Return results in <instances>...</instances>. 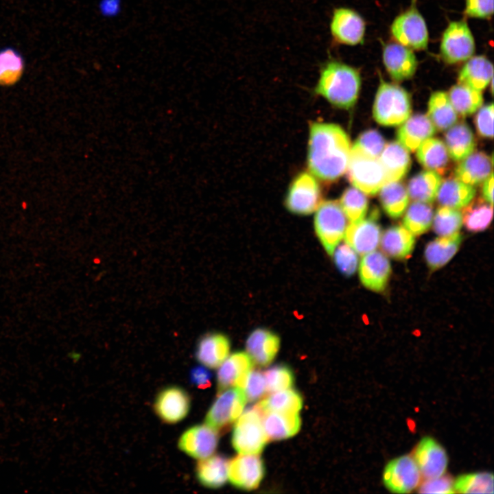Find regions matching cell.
Wrapping results in <instances>:
<instances>
[{
	"mask_svg": "<svg viewBox=\"0 0 494 494\" xmlns=\"http://www.w3.org/2000/svg\"><path fill=\"white\" fill-rule=\"evenodd\" d=\"M493 172L487 177L482 186V198L493 205Z\"/></svg>",
	"mask_w": 494,
	"mask_h": 494,
	"instance_id": "11a10c76",
	"label": "cell"
},
{
	"mask_svg": "<svg viewBox=\"0 0 494 494\" xmlns=\"http://www.w3.org/2000/svg\"><path fill=\"white\" fill-rule=\"evenodd\" d=\"M340 204L350 223L357 222L366 216L368 200L366 194L351 187L344 190L341 196Z\"/></svg>",
	"mask_w": 494,
	"mask_h": 494,
	"instance_id": "b9f144b4",
	"label": "cell"
},
{
	"mask_svg": "<svg viewBox=\"0 0 494 494\" xmlns=\"http://www.w3.org/2000/svg\"><path fill=\"white\" fill-rule=\"evenodd\" d=\"M321 202V191L316 179L307 172L299 174L292 182L285 197V207L290 212L309 215Z\"/></svg>",
	"mask_w": 494,
	"mask_h": 494,
	"instance_id": "8fae6325",
	"label": "cell"
},
{
	"mask_svg": "<svg viewBox=\"0 0 494 494\" xmlns=\"http://www.w3.org/2000/svg\"><path fill=\"white\" fill-rule=\"evenodd\" d=\"M219 442L217 431L205 425H196L183 433L178 440L179 449L196 459L211 456Z\"/></svg>",
	"mask_w": 494,
	"mask_h": 494,
	"instance_id": "e0dca14e",
	"label": "cell"
},
{
	"mask_svg": "<svg viewBox=\"0 0 494 494\" xmlns=\"http://www.w3.org/2000/svg\"><path fill=\"white\" fill-rule=\"evenodd\" d=\"M228 460L217 454L201 459L196 468V477L204 486L217 489L222 486L228 478Z\"/></svg>",
	"mask_w": 494,
	"mask_h": 494,
	"instance_id": "1f68e13d",
	"label": "cell"
},
{
	"mask_svg": "<svg viewBox=\"0 0 494 494\" xmlns=\"http://www.w3.org/2000/svg\"><path fill=\"white\" fill-rule=\"evenodd\" d=\"M329 32L333 45L355 46L364 42L366 24L353 9L338 7L332 11Z\"/></svg>",
	"mask_w": 494,
	"mask_h": 494,
	"instance_id": "30bf717a",
	"label": "cell"
},
{
	"mask_svg": "<svg viewBox=\"0 0 494 494\" xmlns=\"http://www.w3.org/2000/svg\"><path fill=\"white\" fill-rule=\"evenodd\" d=\"M378 158L386 171L388 182L403 178L410 168L408 150L397 141L385 145Z\"/></svg>",
	"mask_w": 494,
	"mask_h": 494,
	"instance_id": "83f0119b",
	"label": "cell"
},
{
	"mask_svg": "<svg viewBox=\"0 0 494 494\" xmlns=\"http://www.w3.org/2000/svg\"><path fill=\"white\" fill-rule=\"evenodd\" d=\"M385 145V140L378 131L368 130L358 137L353 146L370 156L379 158Z\"/></svg>",
	"mask_w": 494,
	"mask_h": 494,
	"instance_id": "c3c4849f",
	"label": "cell"
},
{
	"mask_svg": "<svg viewBox=\"0 0 494 494\" xmlns=\"http://www.w3.org/2000/svg\"><path fill=\"white\" fill-rule=\"evenodd\" d=\"M263 374L267 392L272 393L289 388L294 383V373L286 364L274 365L267 369Z\"/></svg>",
	"mask_w": 494,
	"mask_h": 494,
	"instance_id": "f6af8a7d",
	"label": "cell"
},
{
	"mask_svg": "<svg viewBox=\"0 0 494 494\" xmlns=\"http://www.w3.org/2000/svg\"><path fill=\"white\" fill-rule=\"evenodd\" d=\"M464 208L462 222L468 231L480 232L489 227L493 219L492 204L479 198Z\"/></svg>",
	"mask_w": 494,
	"mask_h": 494,
	"instance_id": "ab89813d",
	"label": "cell"
},
{
	"mask_svg": "<svg viewBox=\"0 0 494 494\" xmlns=\"http://www.w3.org/2000/svg\"><path fill=\"white\" fill-rule=\"evenodd\" d=\"M237 387L243 389L250 401L259 400L267 392L264 374L259 370H250Z\"/></svg>",
	"mask_w": 494,
	"mask_h": 494,
	"instance_id": "7dc6e473",
	"label": "cell"
},
{
	"mask_svg": "<svg viewBox=\"0 0 494 494\" xmlns=\"http://www.w3.org/2000/svg\"><path fill=\"white\" fill-rule=\"evenodd\" d=\"M255 405L261 412H298L302 408L301 394L293 389L272 392Z\"/></svg>",
	"mask_w": 494,
	"mask_h": 494,
	"instance_id": "8d00e7d4",
	"label": "cell"
},
{
	"mask_svg": "<svg viewBox=\"0 0 494 494\" xmlns=\"http://www.w3.org/2000/svg\"><path fill=\"white\" fill-rule=\"evenodd\" d=\"M390 32L397 43L411 49L423 50L427 47L429 33L427 25L414 5L394 19Z\"/></svg>",
	"mask_w": 494,
	"mask_h": 494,
	"instance_id": "ba28073f",
	"label": "cell"
},
{
	"mask_svg": "<svg viewBox=\"0 0 494 494\" xmlns=\"http://www.w3.org/2000/svg\"><path fill=\"white\" fill-rule=\"evenodd\" d=\"M190 407L189 394L178 386H169L160 391L154 403L156 414L167 423H176L183 420Z\"/></svg>",
	"mask_w": 494,
	"mask_h": 494,
	"instance_id": "9a60e30c",
	"label": "cell"
},
{
	"mask_svg": "<svg viewBox=\"0 0 494 494\" xmlns=\"http://www.w3.org/2000/svg\"><path fill=\"white\" fill-rule=\"evenodd\" d=\"M379 191V201L385 213L393 219L400 217L409 203L408 193L403 184L399 180L388 182Z\"/></svg>",
	"mask_w": 494,
	"mask_h": 494,
	"instance_id": "d590c367",
	"label": "cell"
},
{
	"mask_svg": "<svg viewBox=\"0 0 494 494\" xmlns=\"http://www.w3.org/2000/svg\"><path fill=\"white\" fill-rule=\"evenodd\" d=\"M361 84L360 73L355 67L329 57L320 66L314 92L336 107L349 109L358 98Z\"/></svg>",
	"mask_w": 494,
	"mask_h": 494,
	"instance_id": "7a4b0ae2",
	"label": "cell"
},
{
	"mask_svg": "<svg viewBox=\"0 0 494 494\" xmlns=\"http://www.w3.org/2000/svg\"><path fill=\"white\" fill-rule=\"evenodd\" d=\"M280 347V338L273 331L258 328L248 336L246 348L254 362L261 366L271 363Z\"/></svg>",
	"mask_w": 494,
	"mask_h": 494,
	"instance_id": "ffe728a7",
	"label": "cell"
},
{
	"mask_svg": "<svg viewBox=\"0 0 494 494\" xmlns=\"http://www.w3.org/2000/svg\"><path fill=\"white\" fill-rule=\"evenodd\" d=\"M346 217L337 200L320 202L314 216V229L326 252L332 255L344 236L347 227Z\"/></svg>",
	"mask_w": 494,
	"mask_h": 494,
	"instance_id": "5b68a950",
	"label": "cell"
},
{
	"mask_svg": "<svg viewBox=\"0 0 494 494\" xmlns=\"http://www.w3.org/2000/svg\"><path fill=\"white\" fill-rule=\"evenodd\" d=\"M268 440L261 413L254 405L246 410L235 422L231 440L233 447L241 454H259Z\"/></svg>",
	"mask_w": 494,
	"mask_h": 494,
	"instance_id": "8992f818",
	"label": "cell"
},
{
	"mask_svg": "<svg viewBox=\"0 0 494 494\" xmlns=\"http://www.w3.org/2000/svg\"><path fill=\"white\" fill-rule=\"evenodd\" d=\"M414 459L421 475L425 479L443 475L448 464L445 449L436 440L428 436L423 438L416 445Z\"/></svg>",
	"mask_w": 494,
	"mask_h": 494,
	"instance_id": "2e32d148",
	"label": "cell"
},
{
	"mask_svg": "<svg viewBox=\"0 0 494 494\" xmlns=\"http://www.w3.org/2000/svg\"><path fill=\"white\" fill-rule=\"evenodd\" d=\"M122 0H99L97 9L104 18L111 19L117 16L121 12Z\"/></svg>",
	"mask_w": 494,
	"mask_h": 494,
	"instance_id": "db71d44e",
	"label": "cell"
},
{
	"mask_svg": "<svg viewBox=\"0 0 494 494\" xmlns=\"http://www.w3.org/2000/svg\"><path fill=\"white\" fill-rule=\"evenodd\" d=\"M379 243L386 255L401 260L410 257L414 247L415 239L414 235L404 226H393L384 231Z\"/></svg>",
	"mask_w": 494,
	"mask_h": 494,
	"instance_id": "4316f807",
	"label": "cell"
},
{
	"mask_svg": "<svg viewBox=\"0 0 494 494\" xmlns=\"http://www.w3.org/2000/svg\"><path fill=\"white\" fill-rule=\"evenodd\" d=\"M433 215V209L429 203L416 201L407 209L403 224L414 235H420L430 228Z\"/></svg>",
	"mask_w": 494,
	"mask_h": 494,
	"instance_id": "60d3db41",
	"label": "cell"
},
{
	"mask_svg": "<svg viewBox=\"0 0 494 494\" xmlns=\"http://www.w3.org/2000/svg\"><path fill=\"white\" fill-rule=\"evenodd\" d=\"M264 473L263 460L257 454L237 456L228 462V480L233 486L241 489L249 491L258 487Z\"/></svg>",
	"mask_w": 494,
	"mask_h": 494,
	"instance_id": "5bb4252c",
	"label": "cell"
},
{
	"mask_svg": "<svg viewBox=\"0 0 494 494\" xmlns=\"http://www.w3.org/2000/svg\"><path fill=\"white\" fill-rule=\"evenodd\" d=\"M411 99L403 87L381 80L373 103V115L379 124L395 126L410 115Z\"/></svg>",
	"mask_w": 494,
	"mask_h": 494,
	"instance_id": "3957f363",
	"label": "cell"
},
{
	"mask_svg": "<svg viewBox=\"0 0 494 494\" xmlns=\"http://www.w3.org/2000/svg\"><path fill=\"white\" fill-rule=\"evenodd\" d=\"M475 189L456 178H449L441 182L436 198L443 207L455 209L467 206L474 198Z\"/></svg>",
	"mask_w": 494,
	"mask_h": 494,
	"instance_id": "4dcf8cb0",
	"label": "cell"
},
{
	"mask_svg": "<svg viewBox=\"0 0 494 494\" xmlns=\"http://www.w3.org/2000/svg\"><path fill=\"white\" fill-rule=\"evenodd\" d=\"M442 182L440 174L427 169L412 177L408 185L409 197L417 202L432 203L436 198Z\"/></svg>",
	"mask_w": 494,
	"mask_h": 494,
	"instance_id": "836d02e7",
	"label": "cell"
},
{
	"mask_svg": "<svg viewBox=\"0 0 494 494\" xmlns=\"http://www.w3.org/2000/svg\"><path fill=\"white\" fill-rule=\"evenodd\" d=\"M351 152L347 134L338 125L313 123L310 126L307 164L322 181L337 180L346 172Z\"/></svg>",
	"mask_w": 494,
	"mask_h": 494,
	"instance_id": "6da1fadb",
	"label": "cell"
},
{
	"mask_svg": "<svg viewBox=\"0 0 494 494\" xmlns=\"http://www.w3.org/2000/svg\"><path fill=\"white\" fill-rule=\"evenodd\" d=\"M427 115L436 128L440 130L449 129L458 120V114L448 94L441 91L431 95L428 102Z\"/></svg>",
	"mask_w": 494,
	"mask_h": 494,
	"instance_id": "e575fe53",
	"label": "cell"
},
{
	"mask_svg": "<svg viewBox=\"0 0 494 494\" xmlns=\"http://www.w3.org/2000/svg\"><path fill=\"white\" fill-rule=\"evenodd\" d=\"M436 132V128L428 116L416 114L401 124L397 138L408 150L414 152L423 141L432 137Z\"/></svg>",
	"mask_w": 494,
	"mask_h": 494,
	"instance_id": "44dd1931",
	"label": "cell"
},
{
	"mask_svg": "<svg viewBox=\"0 0 494 494\" xmlns=\"http://www.w3.org/2000/svg\"><path fill=\"white\" fill-rule=\"evenodd\" d=\"M454 489L462 493H493V475L489 472L461 475L454 482Z\"/></svg>",
	"mask_w": 494,
	"mask_h": 494,
	"instance_id": "7bdbcfd3",
	"label": "cell"
},
{
	"mask_svg": "<svg viewBox=\"0 0 494 494\" xmlns=\"http://www.w3.org/2000/svg\"><path fill=\"white\" fill-rule=\"evenodd\" d=\"M462 223V215L458 209L442 207L436 211L433 228L440 237H447L459 233Z\"/></svg>",
	"mask_w": 494,
	"mask_h": 494,
	"instance_id": "ee69618b",
	"label": "cell"
},
{
	"mask_svg": "<svg viewBox=\"0 0 494 494\" xmlns=\"http://www.w3.org/2000/svg\"><path fill=\"white\" fill-rule=\"evenodd\" d=\"M462 239L457 233L429 242L425 246V259L430 269L434 271L447 264L458 250Z\"/></svg>",
	"mask_w": 494,
	"mask_h": 494,
	"instance_id": "f1b7e54d",
	"label": "cell"
},
{
	"mask_svg": "<svg viewBox=\"0 0 494 494\" xmlns=\"http://www.w3.org/2000/svg\"><path fill=\"white\" fill-rule=\"evenodd\" d=\"M493 67L484 56H472L458 74V83L482 91L493 80Z\"/></svg>",
	"mask_w": 494,
	"mask_h": 494,
	"instance_id": "484cf974",
	"label": "cell"
},
{
	"mask_svg": "<svg viewBox=\"0 0 494 494\" xmlns=\"http://www.w3.org/2000/svg\"><path fill=\"white\" fill-rule=\"evenodd\" d=\"M231 343L228 338L220 333H210L201 338L196 350L197 360L204 366L215 368L229 355Z\"/></svg>",
	"mask_w": 494,
	"mask_h": 494,
	"instance_id": "603a6c76",
	"label": "cell"
},
{
	"mask_svg": "<svg viewBox=\"0 0 494 494\" xmlns=\"http://www.w3.org/2000/svg\"><path fill=\"white\" fill-rule=\"evenodd\" d=\"M475 49L474 37L467 23L464 20L450 22L440 40L442 59L450 64L460 63L472 57Z\"/></svg>",
	"mask_w": 494,
	"mask_h": 494,
	"instance_id": "52a82bcc",
	"label": "cell"
},
{
	"mask_svg": "<svg viewBox=\"0 0 494 494\" xmlns=\"http://www.w3.org/2000/svg\"><path fill=\"white\" fill-rule=\"evenodd\" d=\"M448 96L457 114L462 117L474 113L483 102L481 91L459 83L450 89Z\"/></svg>",
	"mask_w": 494,
	"mask_h": 494,
	"instance_id": "f35d334b",
	"label": "cell"
},
{
	"mask_svg": "<svg viewBox=\"0 0 494 494\" xmlns=\"http://www.w3.org/2000/svg\"><path fill=\"white\" fill-rule=\"evenodd\" d=\"M416 150V158L425 168L438 174L445 172L449 165V154L441 140L430 137Z\"/></svg>",
	"mask_w": 494,
	"mask_h": 494,
	"instance_id": "d6a6232c",
	"label": "cell"
},
{
	"mask_svg": "<svg viewBox=\"0 0 494 494\" xmlns=\"http://www.w3.org/2000/svg\"><path fill=\"white\" fill-rule=\"evenodd\" d=\"M449 156L454 161H460L471 154L475 143L473 133L464 122L453 125L445 135Z\"/></svg>",
	"mask_w": 494,
	"mask_h": 494,
	"instance_id": "f546056e",
	"label": "cell"
},
{
	"mask_svg": "<svg viewBox=\"0 0 494 494\" xmlns=\"http://www.w3.org/2000/svg\"><path fill=\"white\" fill-rule=\"evenodd\" d=\"M333 255L335 265L342 274L350 277L355 272L358 266V257L349 244L346 242L338 244Z\"/></svg>",
	"mask_w": 494,
	"mask_h": 494,
	"instance_id": "bcb514c9",
	"label": "cell"
},
{
	"mask_svg": "<svg viewBox=\"0 0 494 494\" xmlns=\"http://www.w3.org/2000/svg\"><path fill=\"white\" fill-rule=\"evenodd\" d=\"M464 12L469 17L489 19L493 14V0H465Z\"/></svg>",
	"mask_w": 494,
	"mask_h": 494,
	"instance_id": "816d5d0a",
	"label": "cell"
},
{
	"mask_svg": "<svg viewBox=\"0 0 494 494\" xmlns=\"http://www.w3.org/2000/svg\"><path fill=\"white\" fill-rule=\"evenodd\" d=\"M379 217V211L375 207L366 219L347 226L344 236L345 242L357 253L365 255L377 248L381 236Z\"/></svg>",
	"mask_w": 494,
	"mask_h": 494,
	"instance_id": "7c38bea8",
	"label": "cell"
},
{
	"mask_svg": "<svg viewBox=\"0 0 494 494\" xmlns=\"http://www.w3.org/2000/svg\"><path fill=\"white\" fill-rule=\"evenodd\" d=\"M419 492L421 493H454V482L447 475L435 478L426 479L419 487Z\"/></svg>",
	"mask_w": 494,
	"mask_h": 494,
	"instance_id": "f907efd6",
	"label": "cell"
},
{
	"mask_svg": "<svg viewBox=\"0 0 494 494\" xmlns=\"http://www.w3.org/2000/svg\"><path fill=\"white\" fill-rule=\"evenodd\" d=\"M384 67L395 81L411 78L415 73L418 61L412 49L397 42L386 44L382 52Z\"/></svg>",
	"mask_w": 494,
	"mask_h": 494,
	"instance_id": "ac0fdd59",
	"label": "cell"
},
{
	"mask_svg": "<svg viewBox=\"0 0 494 494\" xmlns=\"http://www.w3.org/2000/svg\"><path fill=\"white\" fill-rule=\"evenodd\" d=\"M475 125L478 134L485 138L493 137V104L482 107L475 117Z\"/></svg>",
	"mask_w": 494,
	"mask_h": 494,
	"instance_id": "681fc988",
	"label": "cell"
},
{
	"mask_svg": "<svg viewBox=\"0 0 494 494\" xmlns=\"http://www.w3.org/2000/svg\"><path fill=\"white\" fill-rule=\"evenodd\" d=\"M390 274V263L381 252L373 250L362 257L359 266V276L363 285L368 290L377 292L384 291Z\"/></svg>",
	"mask_w": 494,
	"mask_h": 494,
	"instance_id": "d6986e66",
	"label": "cell"
},
{
	"mask_svg": "<svg viewBox=\"0 0 494 494\" xmlns=\"http://www.w3.org/2000/svg\"><path fill=\"white\" fill-rule=\"evenodd\" d=\"M421 475L414 458L405 455L392 460L386 464L383 480L386 487L391 492L406 493L418 486Z\"/></svg>",
	"mask_w": 494,
	"mask_h": 494,
	"instance_id": "4fadbf2b",
	"label": "cell"
},
{
	"mask_svg": "<svg viewBox=\"0 0 494 494\" xmlns=\"http://www.w3.org/2000/svg\"><path fill=\"white\" fill-rule=\"evenodd\" d=\"M219 392L205 417V424L216 431L224 430L235 422L247 402L239 387L233 386Z\"/></svg>",
	"mask_w": 494,
	"mask_h": 494,
	"instance_id": "9c48e42d",
	"label": "cell"
},
{
	"mask_svg": "<svg viewBox=\"0 0 494 494\" xmlns=\"http://www.w3.org/2000/svg\"><path fill=\"white\" fill-rule=\"evenodd\" d=\"M260 413L262 425L268 439L277 440L290 438L301 428V421L298 412Z\"/></svg>",
	"mask_w": 494,
	"mask_h": 494,
	"instance_id": "cb8c5ba5",
	"label": "cell"
},
{
	"mask_svg": "<svg viewBox=\"0 0 494 494\" xmlns=\"http://www.w3.org/2000/svg\"><path fill=\"white\" fill-rule=\"evenodd\" d=\"M492 158L486 153L472 152L455 167L454 177L471 186L479 185L492 173Z\"/></svg>",
	"mask_w": 494,
	"mask_h": 494,
	"instance_id": "d4e9b609",
	"label": "cell"
},
{
	"mask_svg": "<svg viewBox=\"0 0 494 494\" xmlns=\"http://www.w3.org/2000/svg\"><path fill=\"white\" fill-rule=\"evenodd\" d=\"M346 171L351 184L366 195H376L388 182L379 158L370 156L354 146L351 150Z\"/></svg>",
	"mask_w": 494,
	"mask_h": 494,
	"instance_id": "277c9868",
	"label": "cell"
},
{
	"mask_svg": "<svg viewBox=\"0 0 494 494\" xmlns=\"http://www.w3.org/2000/svg\"><path fill=\"white\" fill-rule=\"evenodd\" d=\"M25 69L22 54L12 47L0 49V86L15 84L21 78Z\"/></svg>",
	"mask_w": 494,
	"mask_h": 494,
	"instance_id": "74e56055",
	"label": "cell"
},
{
	"mask_svg": "<svg viewBox=\"0 0 494 494\" xmlns=\"http://www.w3.org/2000/svg\"><path fill=\"white\" fill-rule=\"evenodd\" d=\"M254 362L245 352L238 351L228 355L220 365L217 373L218 391L238 386L246 375L253 368Z\"/></svg>",
	"mask_w": 494,
	"mask_h": 494,
	"instance_id": "7402d4cb",
	"label": "cell"
},
{
	"mask_svg": "<svg viewBox=\"0 0 494 494\" xmlns=\"http://www.w3.org/2000/svg\"><path fill=\"white\" fill-rule=\"evenodd\" d=\"M191 383L200 389L207 388L211 385V374L203 366L193 368L189 373Z\"/></svg>",
	"mask_w": 494,
	"mask_h": 494,
	"instance_id": "f5cc1de1",
	"label": "cell"
}]
</instances>
